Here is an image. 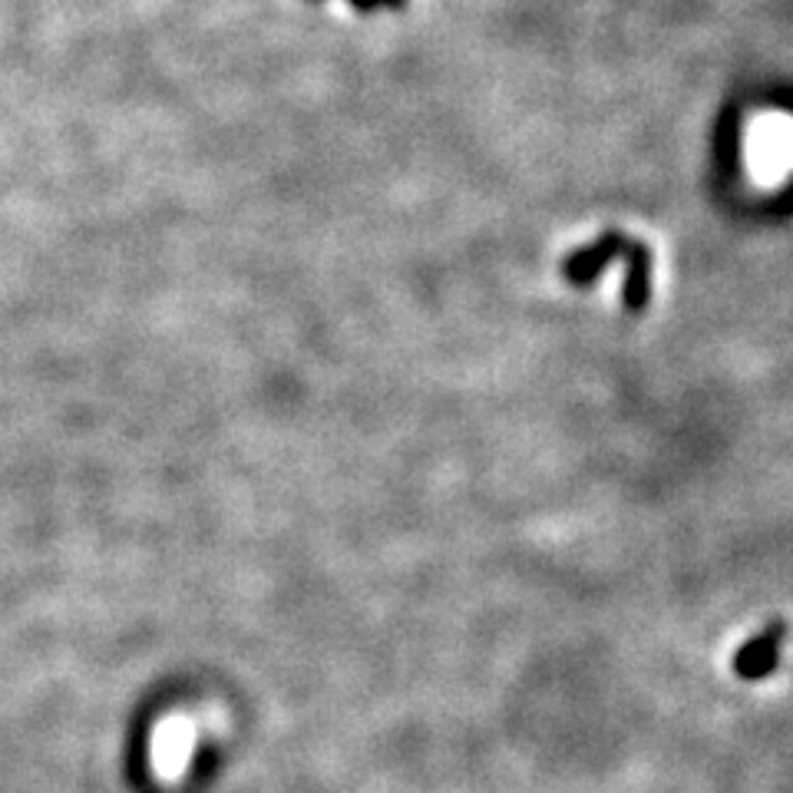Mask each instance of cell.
<instances>
[{
  "mask_svg": "<svg viewBox=\"0 0 793 793\" xmlns=\"http://www.w3.org/2000/svg\"><path fill=\"white\" fill-rule=\"evenodd\" d=\"M773 645H777V631H764L760 639H754L741 655H738V671L747 678H760L773 668Z\"/></svg>",
  "mask_w": 793,
  "mask_h": 793,
  "instance_id": "3957f363",
  "label": "cell"
},
{
  "mask_svg": "<svg viewBox=\"0 0 793 793\" xmlns=\"http://www.w3.org/2000/svg\"><path fill=\"white\" fill-rule=\"evenodd\" d=\"M625 262H628V281H625V301L628 307H642L649 301V275H652V255L642 242H631L625 249Z\"/></svg>",
  "mask_w": 793,
  "mask_h": 793,
  "instance_id": "7a4b0ae2",
  "label": "cell"
},
{
  "mask_svg": "<svg viewBox=\"0 0 793 793\" xmlns=\"http://www.w3.org/2000/svg\"><path fill=\"white\" fill-rule=\"evenodd\" d=\"M625 249V235H618V231H605L595 246H589V249H579V252H572L569 259H566V278L569 281H576V285H586V281H592L618 252Z\"/></svg>",
  "mask_w": 793,
  "mask_h": 793,
  "instance_id": "6da1fadb",
  "label": "cell"
},
{
  "mask_svg": "<svg viewBox=\"0 0 793 793\" xmlns=\"http://www.w3.org/2000/svg\"><path fill=\"white\" fill-rule=\"evenodd\" d=\"M351 8L361 11V14H374L380 8H387V11H404L407 0H351Z\"/></svg>",
  "mask_w": 793,
  "mask_h": 793,
  "instance_id": "277c9868",
  "label": "cell"
}]
</instances>
